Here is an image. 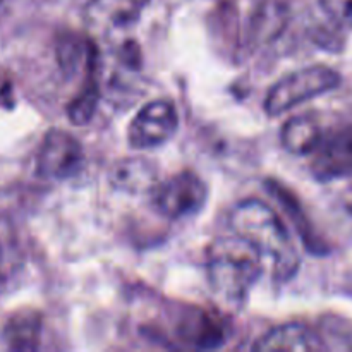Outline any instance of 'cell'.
<instances>
[{
	"label": "cell",
	"mask_w": 352,
	"mask_h": 352,
	"mask_svg": "<svg viewBox=\"0 0 352 352\" xmlns=\"http://www.w3.org/2000/svg\"><path fill=\"white\" fill-rule=\"evenodd\" d=\"M208 189L195 172H181L155 189L153 203L168 219H182L198 213L205 206Z\"/></svg>",
	"instance_id": "obj_6"
},
{
	"label": "cell",
	"mask_w": 352,
	"mask_h": 352,
	"mask_svg": "<svg viewBox=\"0 0 352 352\" xmlns=\"http://www.w3.org/2000/svg\"><path fill=\"white\" fill-rule=\"evenodd\" d=\"M82 146L72 134L52 129L45 134L36 157V174L43 179L72 177L82 165Z\"/></svg>",
	"instance_id": "obj_7"
},
{
	"label": "cell",
	"mask_w": 352,
	"mask_h": 352,
	"mask_svg": "<svg viewBox=\"0 0 352 352\" xmlns=\"http://www.w3.org/2000/svg\"><path fill=\"white\" fill-rule=\"evenodd\" d=\"M150 0H89L85 19L89 28L102 33L126 30L140 21Z\"/></svg>",
	"instance_id": "obj_8"
},
{
	"label": "cell",
	"mask_w": 352,
	"mask_h": 352,
	"mask_svg": "<svg viewBox=\"0 0 352 352\" xmlns=\"http://www.w3.org/2000/svg\"><path fill=\"white\" fill-rule=\"evenodd\" d=\"M311 172L316 181L332 182L352 175V124L323 131L311 153Z\"/></svg>",
	"instance_id": "obj_5"
},
{
	"label": "cell",
	"mask_w": 352,
	"mask_h": 352,
	"mask_svg": "<svg viewBox=\"0 0 352 352\" xmlns=\"http://www.w3.org/2000/svg\"><path fill=\"white\" fill-rule=\"evenodd\" d=\"M100 100V85H98V52H93L89 64L86 67V81L81 91L71 100L67 107V116L74 126H85L91 120L93 113L96 112V105Z\"/></svg>",
	"instance_id": "obj_11"
},
{
	"label": "cell",
	"mask_w": 352,
	"mask_h": 352,
	"mask_svg": "<svg viewBox=\"0 0 352 352\" xmlns=\"http://www.w3.org/2000/svg\"><path fill=\"white\" fill-rule=\"evenodd\" d=\"M327 16L342 28H352V0H320Z\"/></svg>",
	"instance_id": "obj_15"
},
{
	"label": "cell",
	"mask_w": 352,
	"mask_h": 352,
	"mask_svg": "<svg viewBox=\"0 0 352 352\" xmlns=\"http://www.w3.org/2000/svg\"><path fill=\"white\" fill-rule=\"evenodd\" d=\"M284 9L275 2L267 3V6L261 7V10H258L256 17H254V34L260 40H270V38H274V34H277L284 28Z\"/></svg>",
	"instance_id": "obj_14"
},
{
	"label": "cell",
	"mask_w": 352,
	"mask_h": 352,
	"mask_svg": "<svg viewBox=\"0 0 352 352\" xmlns=\"http://www.w3.org/2000/svg\"><path fill=\"white\" fill-rule=\"evenodd\" d=\"M41 333V318L34 311H21L14 315L6 325V340L9 349H38Z\"/></svg>",
	"instance_id": "obj_12"
},
{
	"label": "cell",
	"mask_w": 352,
	"mask_h": 352,
	"mask_svg": "<svg viewBox=\"0 0 352 352\" xmlns=\"http://www.w3.org/2000/svg\"><path fill=\"white\" fill-rule=\"evenodd\" d=\"M323 129L311 113H302L289 119L280 133L282 144L292 155H311L322 140Z\"/></svg>",
	"instance_id": "obj_9"
},
{
	"label": "cell",
	"mask_w": 352,
	"mask_h": 352,
	"mask_svg": "<svg viewBox=\"0 0 352 352\" xmlns=\"http://www.w3.org/2000/svg\"><path fill=\"white\" fill-rule=\"evenodd\" d=\"M320 347L315 333L301 323L277 327L254 344L256 351H315Z\"/></svg>",
	"instance_id": "obj_10"
},
{
	"label": "cell",
	"mask_w": 352,
	"mask_h": 352,
	"mask_svg": "<svg viewBox=\"0 0 352 352\" xmlns=\"http://www.w3.org/2000/svg\"><path fill=\"white\" fill-rule=\"evenodd\" d=\"M261 275V254L241 236L222 237L206 251V277L213 294L229 306H239Z\"/></svg>",
	"instance_id": "obj_2"
},
{
	"label": "cell",
	"mask_w": 352,
	"mask_h": 352,
	"mask_svg": "<svg viewBox=\"0 0 352 352\" xmlns=\"http://www.w3.org/2000/svg\"><path fill=\"white\" fill-rule=\"evenodd\" d=\"M155 179H157V172H155L153 165L141 158H131V160L122 162L117 165L112 174L113 184L131 192H140L151 188Z\"/></svg>",
	"instance_id": "obj_13"
},
{
	"label": "cell",
	"mask_w": 352,
	"mask_h": 352,
	"mask_svg": "<svg viewBox=\"0 0 352 352\" xmlns=\"http://www.w3.org/2000/svg\"><path fill=\"white\" fill-rule=\"evenodd\" d=\"M230 226L237 236L250 241L261 258H267L277 280H289L299 270V254L280 217L258 199L234 206Z\"/></svg>",
	"instance_id": "obj_1"
},
{
	"label": "cell",
	"mask_w": 352,
	"mask_h": 352,
	"mask_svg": "<svg viewBox=\"0 0 352 352\" xmlns=\"http://www.w3.org/2000/svg\"><path fill=\"white\" fill-rule=\"evenodd\" d=\"M0 282H2V251H0Z\"/></svg>",
	"instance_id": "obj_16"
},
{
	"label": "cell",
	"mask_w": 352,
	"mask_h": 352,
	"mask_svg": "<svg viewBox=\"0 0 352 352\" xmlns=\"http://www.w3.org/2000/svg\"><path fill=\"white\" fill-rule=\"evenodd\" d=\"M340 85V74L327 65H309L284 76L275 82L265 98V112L280 116L299 103L332 91Z\"/></svg>",
	"instance_id": "obj_3"
},
{
	"label": "cell",
	"mask_w": 352,
	"mask_h": 352,
	"mask_svg": "<svg viewBox=\"0 0 352 352\" xmlns=\"http://www.w3.org/2000/svg\"><path fill=\"white\" fill-rule=\"evenodd\" d=\"M3 2V0H0V3H2Z\"/></svg>",
	"instance_id": "obj_17"
},
{
	"label": "cell",
	"mask_w": 352,
	"mask_h": 352,
	"mask_svg": "<svg viewBox=\"0 0 352 352\" xmlns=\"http://www.w3.org/2000/svg\"><path fill=\"white\" fill-rule=\"evenodd\" d=\"M179 127V113L170 100H153L146 103L131 120L127 141L133 148L146 150L167 143Z\"/></svg>",
	"instance_id": "obj_4"
}]
</instances>
